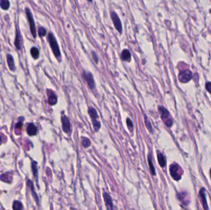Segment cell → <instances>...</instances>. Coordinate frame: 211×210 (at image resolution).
Here are the masks:
<instances>
[{
  "mask_svg": "<svg viewBox=\"0 0 211 210\" xmlns=\"http://www.w3.org/2000/svg\"><path fill=\"white\" fill-rule=\"evenodd\" d=\"M200 196L201 200V203L203 206V208L204 210H208V206H207V203L206 201L205 193H204V189L202 188L200 191Z\"/></svg>",
  "mask_w": 211,
  "mask_h": 210,
  "instance_id": "14",
  "label": "cell"
},
{
  "mask_svg": "<svg viewBox=\"0 0 211 210\" xmlns=\"http://www.w3.org/2000/svg\"><path fill=\"white\" fill-rule=\"evenodd\" d=\"M103 197H104V200L105 201L106 207L107 210H114L113 203H112V199H111V196L109 195L108 193L104 192Z\"/></svg>",
  "mask_w": 211,
  "mask_h": 210,
  "instance_id": "11",
  "label": "cell"
},
{
  "mask_svg": "<svg viewBox=\"0 0 211 210\" xmlns=\"http://www.w3.org/2000/svg\"><path fill=\"white\" fill-rule=\"evenodd\" d=\"M47 94L48 96V103L51 105H54L57 103V97L55 93L50 90H47Z\"/></svg>",
  "mask_w": 211,
  "mask_h": 210,
  "instance_id": "12",
  "label": "cell"
},
{
  "mask_svg": "<svg viewBox=\"0 0 211 210\" xmlns=\"http://www.w3.org/2000/svg\"><path fill=\"white\" fill-rule=\"evenodd\" d=\"M14 210H22V203L19 201H15L13 203V206H12Z\"/></svg>",
  "mask_w": 211,
  "mask_h": 210,
  "instance_id": "25",
  "label": "cell"
},
{
  "mask_svg": "<svg viewBox=\"0 0 211 210\" xmlns=\"http://www.w3.org/2000/svg\"><path fill=\"white\" fill-rule=\"evenodd\" d=\"M82 145L85 148H88L91 145V141L87 137H82Z\"/></svg>",
  "mask_w": 211,
  "mask_h": 210,
  "instance_id": "23",
  "label": "cell"
},
{
  "mask_svg": "<svg viewBox=\"0 0 211 210\" xmlns=\"http://www.w3.org/2000/svg\"><path fill=\"white\" fill-rule=\"evenodd\" d=\"M210 177H211V169L210 170Z\"/></svg>",
  "mask_w": 211,
  "mask_h": 210,
  "instance_id": "33",
  "label": "cell"
},
{
  "mask_svg": "<svg viewBox=\"0 0 211 210\" xmlns=\"http://www.w3.org/2000/svg\"><path fill=\"white\" fill-rule=\"evenodd\" d=\"M0 179L6 182H11L12 180V176L10 175L9 173H7L2 174L1 176L0 177Z\"/></svg>",
  "mask_w": 211,
  "mask_h": 210,
  "instance_id": "22",
  "label": "cell"
},
{
  "mask_svg": "<svg viewBox=\"0 0 211 210\" xmlns=\"http://www.w3.org/2000/svg\"><path fill=\"white\" fill-rule=\"evenodd\" d=\"M159 112L161 113V117L164 124L167 127H171L173 125V120H172L168 110L162 106H159Z\"/></svg>",
  "mask_w": 211,
  "mask_h": 210,
  "instance_id": "3",
  "label": "cell"
},
{
  "mask_svg": "<svg viewBox=\"0 0 211 210\" xmlns=\"http://www.w3.org/2000/svg\"><path fill=\"white\" fill-rule=\"evenodd\" d=\"M62 128L64 132L66 133H69L71 131V124L67 117L66 115H62L61 117Z\"/></svg>",
  "mask_w": 211,
  "mask_h": 210,
  "instance_id": "9",
  "label": "cell"
},
{
  "mask_svg": "<svg viewBox=\"0 0 211 210\" xmlns=\"http://www.w3.org/2000/svg\"><path fill=\"white\" fill-rule=\"evenodd\" d=\"M178 200L181 201L182 202V203L185 205H187L188 203H189V201L187 199L188 197V194L186 192H182L181 193H179L177 195Z\"/></svg>",
  "mask_w": 211,
  "mask_h": 210,
  "instance_id": "17",
  "label": "cell"
},
{
  "mask_svg": "<svg viewBox=\"0 0 211 210\" xmlns=\"http://www.w3.org/2000/svg\"><path fill=\"white\" fill-rule=\"evenodd\" d=\"M170 173L172 177L175 181H179L182 178L183 170L177 164H172L170 167Z\"/></svg>",
  "mask_w": 211,
  "mask_h": 210,
  "instance_id": "4",
  "label": "cell"
},
{
  "mask_svg": "<svg viewBox=\"0 0 211 210\" xmlns=\"http://www.w3.org/2000/svg\"><path fill=\"white\" fill-rule=\"evenodd\" d=\"M30 53H31V56H32V57L34 59H38V58H39L40 51L37 48H36V47L31 48V50H30Z\"/></svg>",
  "mask_w": 211,
  "mask_h": 210,
  "instance_id": "19",
  "label": "cell"
},
{
  "mask_svg": "<svg viewBox=\"0 0 211 210\" xmlns=\"http://www.w3.org/2000/svg\"><path fill=\"white\" fill-rule=\"evenodd\" d=\"M7 62L8 64V67L11 71H15L16 70V66L14 63V58L10 54H7Z\"/></svg>",
  "mask_w": 211,
  "mask_h": 210,
  "instance_id": "15",
  "label": "cell"
},
{
  "mask_svg": "<svg viewBox=\"0 0 211 210\" xmlns=\"http://www.w3.org/2000/svg\"><path fill=\"white\" fill-rule=\"evenodd\" d=\"M25 13H26L27 15V17L28 19V21L29 22V25H30V31L33 37L34 38H36V27H35V23L34 20V17L32 16V14L30 11V9L28 8H25Z\"/></svg>",
  "mask_w": 211,
  "mask_h": 210,
  "instance_id": "5",
  "label": "cell"
},
{
  "mask_svg": "<svg viewBox=\"0 0 211 210\" xmlns=\"http://www.w3.org/2000/svg\"><path fill=\"white\" fill-rule=\"evenodd\" d=\"M38 35H39V36L43 37L44 36H46V33H47V31H46V28H44V27H40L39 28H38Z\"/></svg>",
  "mask_w": 211,
  "mask_h": 210,
  "instance_id": "26",
  "label": "cell"
},
{
  "mask_svg": "<svg viewBox=\"0 0 211 210\" xmlns=\"http://www.w3.org/2000/svg\"><path fill=\"white\" fill-rule=\"evenodd\" d=\"M22 122H19L16 125V129L21 130V128H22Z\"/></svg>",
  "mask_w": 211,
  "mask_h": 210,
  "instance_id": "31",
  "label": "cell"
},
{
  "mask_svg": "<svg viewBox=\"0 0 211 210\" xmlns=\"http://www.w3.org/2000/svg\"><path fill=\"white\" fill-rule=\"evenodd\" d=\"M88 114L91 118L92 124L95 132H98L101 128V123L98 120V115L97 110L93 107H89L88 110Z\"/></svg>",
  "mask_w": 211,
  "mask_h": 210,
  "instance_id": "2",
  "label": "cell"
},
{
  "mask_svg": "<svg viewBox=\"0 0 211 210\" xmlns=\"http://www.w3.org/2000/svg\"><path fill=\"white\" fill-rule=\"evenodd\" d=\"M48 41L49 43L50 47L52 49V51H53L54 55L55 56L56 58L58 59V61H60L61 54V51L59 49V47L58 45V43H57V42L56 38L54 37V36L53 35V34L52 33L50 32L48 35Z\"/></svg>",
  "mask_w": 211,
  "mask_h": 210,
  "instance_id": "1",
  "label": "cell"
},
{
  "mask_svg": "<svg viewBox=\"0 0 211 210\" xmlns=\"http://www.w3.org/2000/svg\"><path fill=\"white\" fill-rule=\"evenodd\" d=\"M82 77L87 82V83L89 87V88H90L92 90H93L95 88V83L93 75L91 73L84 70L82 73Z\"/></svg>",
  "mask_w": 211,
  "mask_h": 210,
  "instance_id": "7",
  "label": "cell"
},
{
  "mask_svg": "<svg viewBox=\"0 0 211 210\" xmlns=\"http://www.w3.org/2000/svg\"><path fill=\"white\" fill-rule=\"evenodd\" d=\"M0 7L4 10H8L10 8V2L8 0H0Z\"/></svg>",
  "mask_w": 211,
  "mask_h": 210,
  "instance_id": "20",
  "label": "cell"
},
{
  "mask_svg": "<svg viewBox=\"0 0 211 210\" xmlns=\"http://www.w3.org/2000/svg\"><path fill=\"white\" fill-rule=\"evenodd\" d=\"M206 90H207V91H209V93H211V83L210 82H207L206 85Z\"/></svg>",
  "mask_w": 211,
  "mask_h": 210,
  "instance_id": "30",
  "label": "cell"
},
{
  "mask_svg": "<svg viewBox=\"0 0 211 210\" xmlns=\"http://www.w3.org/2000/svg\"><path fill=\"white\" fill-rule=\"evenodd\" d=\"M144 122H145V125H146V127L147 128V129L149 130V132H152V128L151 122H149V120H148V117H147L146 115H144Z\"/></svg>",
  "mask_w": 211,
  "mask_h": 210,
  "instance_id": "24",
  "label": "cell"
},
{
  "mask_svg": "<svg viewBox=\"0 0 211 210\" xmlns=\"http://www.w3.org/2000/svg\"><path fill=\"white\" fill-rule=\"evenodd\" d=\"M14 45L18 50H21L22 46V38L21 36V31L16 26V38L14 41Z\"/></svg>",
  "mask_w": 211,
  "mask_h": 210,
  "instance_id": "10",
  "label": "cell"
},
{
  "mask_svg": "<svg viewBox=\"0 0 211 210\" xmlns=\"http://www.w3.org/2000/svg\"><path fill=\"white\" fill-rule=\"evenodd\" d=\"M92 56L93 61L96 62V63H98L99 59H98V57L97 53H96L94 51H92Z\"/></svg>",
  "mask_w": 211,
  "mask_h": 210,
  "instance_id": "29",
  "label": "cell"
},
{
  "mask_svg": "<svg viewBox=\"0 0 211 210\" xmlns=\"http://www.w3.org/2000/svg\"><path fill=\"white\" fill-rule=\"evenodd\" d=\"M131 53L128 49H124L120 56V58L123 61L130 62L131 61Z\"/></svg>",
  "mask_w": 211,
  "mask_h": 210,
  "instance_id": "16",
  "label": "cell"
},
{
  "mask_svg": "<svg viewBox=\"0 0 211 210\" xmlns=\"http://www.w3.org/2000/svg\"><path fill=\"white\" fill-rule=\"evenodd\" d=\"M148 163H149V169H150V171L152 174V176H155L156 175V171H155V168L153 165L152 163V157L151 155L149 154L148 156Z\"/></svg>",
  "mask_w": 211,
  "mask_h": 210,
  "instance_id": "21",
  "label": "cell"
},
{
  "mask_svg": "<svg viewBox=\"0 0 211 210\" xmlns=\"http://www.w3.org/2000/svg\"><path fill=\"white\" fill-rule=\"evenodd\" d=\"M32 170L34 173V176L35 177L36 181H38V171L36 167V163L35 162H32Z\"/></svg>",
  "mask_w": 211,
  "mask_h": 210,
  "instance_id": "27",
  "label": "cell"
},
{
  "mask_svg": "<svg viewBox=\"0 0 211 210\" xmlns=\"http://www.w3.org/2000/svg\"><path fill=\"white\" fill-rule=\"evenodd\" d=\"M157 160H158V162L160 166H161L162 168H164L165 165V158L164 157V155H162V153H161L160 152H157Z\"/></svg>",
  "mask_w": 211,
  "mask_h": 210,
  "instance_id": "18",
  "label": "cell"
},
{
  "mask_svg": "<svg viewBox=\"0 0 211 210\" xmlns=\"http://www.w3.org/2000/svg\"><path fill=\"white\" fill-rule=\"evenodd\" d=\"M126 122H127V125L128 126V128H129V130L130 131H133V123H132V121L129 118H127Z\"/></svg>",
  "mask_w": 211,
  "mask_h": 210,
  "instance_id": "28",
  "label": "cell"
},
{
  "mask_svg": "<svg viewBox=\"0 0 211 210\" xmlns=\"http://www.w3.org/2000/svg\"><path fill=\"white\" fill-rule=\"evenodd\" d=\"M192 78V73L188 69L180 72L178 75V79L182 83H187Z\"/></svg>",
  "mask_w": 211,
  "mask_h": 210,
  "instance_id": "8",
  "label": "cell"
},
{
  "mask_svg": "<svg viewBox=\"0 0 211 210\" xmlns=\"http://www.w3.org/2000/svg\"><path fill=\"white\" fill-rule=\"evenodd\" d=\"M111 17L112 21V22L114 25V27L116 29L119 31V33L122 34V25L119 16L117 13L114 11H111Z\"/></svg>",
  "mask_w": 211,
  "mask_h": 210,
  "instance_id": "6",
  "label": "cell"
},
{
  "mask_svg": "<svg viewBox=\"0 0 211 210\" xmlns=\"http://www.w3.org/2000/svg\"><path fill=\"white\" fill-rule=\"evenodd\" d=\"M1 143H2V138L1 136H0V145L1 144Z\"/></svg>",
  "mask_w": 211,
  "mask_h": 210,
  "instance_id": "32",
  "label": "cell"
},
{
  "mask_svg": "<svg viewBox=\"0 0 211 210\" xmlns=\"http://www.w3.org/2000/svg\"><path fill=\"white\" fill-rule=\"evenodd\" d=\"M27 132L28 135L30 136H35L37 133L36 126L32 123H29L27 128Z\"/></svg>",
  "mask_w": 211,
  "mask_h": 210,
  "instance_id": "13",
  "label": "cell"
}]
</instances>
